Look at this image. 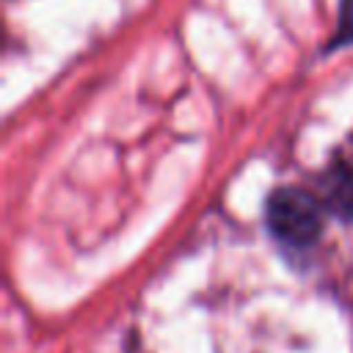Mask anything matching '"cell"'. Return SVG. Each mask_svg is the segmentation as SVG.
<instances>
[{"label":"cell","instance_id":"obj_1","mask_svg":"<svg viewBox=\"0 0 353 353\" xmlns=\"http://www.w3.org/2000/svg\"><path fill=\"white\" fill-rule=\"evenodd\" d=\"M265 223L279 243L306 248L323 232V204L298 185H281L265 199Z\"/></svg>","mask_w":353,"mask_h":353},{"label":"cell","instance_id":"obj_2","mask_svg":"<svg viewBox=\"0 0 353 353\" xmlns=\"http://www.w3.org/2000/svg\"><path fill=\"white\" fill-rule=\"evenodd\" d=\"M323 210L342 221H353V163L334 160L317 179Z\"/></svg>","mask_w":353,"mask_h":353},{"label":"cell","instance_id":"obj_3","mask_svg":"<svg viewBox=\"0 0 353 353\" xmlns=\"http://www.w3.org/2000/svg\"><path fill=\"white\" fill-rule=\"evenodd\" d=\"M342 44H353V0H342L339 3L336 33L328 41V47H342Z\"/></svg>","mask_w":353,"mask_h":353}]
</instances>
